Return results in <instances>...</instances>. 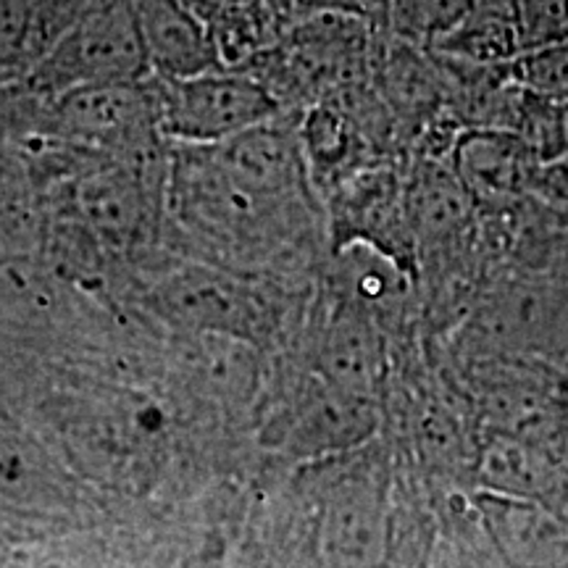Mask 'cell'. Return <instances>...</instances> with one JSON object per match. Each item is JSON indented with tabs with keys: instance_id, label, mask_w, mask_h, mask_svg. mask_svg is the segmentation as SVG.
Segmentation results:
<instances>
[{
	"instance_id": "1",
	"label": "cell",
	"mask_w": 568,
	"mask_h": 568,
	"mask_svg": "<svg viewBox=\"0 0 568 568\" xmlns=\"http://www.w3.org/2000/svg\"><path fill=\"white\" fill-rule=\"evenodd\" d=\"M382 27L347 13H293L282 38L243 71L253 74L282 113H297L372 80Z\"/></svg>"
},
{
	"instance_id": "2",
	"label": "cell",
	"mask_w": 568,
	"mask_h": 568,
	"mask_svg": "<svg viewBox=\"0 0 568 568\" xmlns=\"http://www.w3.org/2000/svg\"><path fill=\"white\" fill-rule=\"evenodd\" d=\"M151 77L132 0H90L88 9L34 67L13 80L34 98Z\"/></svg>"
},
{
	"instance_id": "3",
	"label": "cell",
	"mask_w": 568,
	"mask_h": 568,
	"mask_svg": "<svg viewBox=\"0 0 568 568\" xmlns=\"http://www.w3.org/2000/svg\"><path fill=\"white\" fill-rule=\"evenodd\" d=\"M159 132L169 145H219L282 116L280 103L243 69L161 80L151 77Z\"/></svg>"
},
{
	"instance_id": "4",
	"label": "cell",
	"mask_w": 568,
	"mask_h": 568,
	"mask_svg": "<svg viewBox=\"0 0 568 568\" xmlns=\"http://www.w3.org/2000/svg\"><path fill=\"white\" fill-rule=\"evenodd\" d=\"M372 88L408 142V155L424 132L447 122L450 82L443 59L382 30L372 61ZM453 126V124H450Z\"/></svg>"
},
{
	"instance_id": "5",
	"label": "cell",
	"mask_w": 568,
	"mask_h": 568,
	"mask_svg": "<svg viewBox=\"0 0 568 568\" xmlns=\"http://www.w3.org/2000/svg\"><path fill=\"white\" fill-rule=\"evenodd\" d=\"M445 159L479 209L527 201L545 163L521 134L510 130H460Z\"/></svg>"
},
{
	"instance_id": "6",
	"label": "cell",
	"mask_w": 568,
	"mask_h": 568,
	"mask_svg": "<svg viewBox=\"0 0 568 568\" xmlns=\"http://www.w3.org/2000/svg\"><path fill=\"white\" fill-rule=\"evenodd\" d=\"M151 77L180 80L222 69L203 21L187 0H132Z\"/></svg>"
},
{
	"instance_id": "7",
	"label": "cell",
	"mask_w": 568,
	"mask_h": 568,
	"mask_svg": "<svg viewBox=\"0 0 568 568\" xmlns=\"http://www.w3.org/2000/svg\"><path fill=\"white\" fill-rule=\"evenodd\" d=\"M432 51L471 67H506L521 55L514 0H477Z\"/></svg>"
},
{
	"instance_id": "8",
	"label": "cell",
	"mask_w": 568,
	"mask_h": 568,
	"mask_svg": "<svg viewBox=\"0 0 568 568\" xmlns=\"http://www.w3.org/2000/svg\"><path fill=\"white\" fill-rule=\"evenodd\" d=\"M477 0H389L385 32L418 48H435Z\"/></svg>"
},
{
	"instance_id": "9",
	"label": "cell",
	"mask_w": 568,
	"mask_h": 568,
	"mask_svg": "<svg viewBox=\"0 0 568 568\" xmlns=\"http://www.w3.org/2000/svg\"><path fill=\"white\" fill-rule=\"evenodd\" d=\"M506 74L516 88L542 101H568V42L524 51L506 63Z\"/></svg>"
},
{
	"instance_id": "10",
	"label": "cell",
	"mask_w": 568,
	"mask_h": 568,
	"mask_svg": "<svg viewBox=\"0 0 568 568\" xmlns=\"http://www.w3.org/2000/svg\"><path fill=\"white\" fill-rule=\"evenodd\" d=\"M521 53L568 42V0H514Z\"/></svg>"
},
{
	"instance_id": "11",
	"label": "cell",
	"mask_w": 568,
	"mask_h": 568,
	"mask_svg": "<svg viewBox=\"0 0 568 568\" xmlns=\"http://www.w3.org/2000/svg\"><path fill=\"white\" fill-rule=\"evenodd\" d=\"M531 197L542 205L556 226L568 224V155L542 163Z\"/></svg>"
},
{
	"instance_id": "12",
	"label": "cell",
	"mask_w": 568,
	"mask_h": 568,
	"mask_svg": "<svg viewBox=\"0 0 568 568\" xmlns=\"http://www.w3.org/2000/svg\"><path fill=\"white\" fill-rule=\"evenodd\" d=\"M293 13H311V11H329V13H347L372 21V24L385 30L389 0H290Z\"/></svg>"
},
{
	"instance_id": "13",
	"label": "cell",
	"mask_w": 568,
	"mask_h": 568,
	"mask_svg": "<svg viewBox=\"0 0 568 568\" xmlns=\"http://www.w3.org/2000/svg\"><path fill=\"white\" fill-rule=\"evenodd\" d=\"M568 155V101L552 103V161Z\"/></svg>"
},
{
	"instance_id": "14",
	"label": "cell",
	"mask_w": 568,
	"mask_h": 568,
	"mask_svg": "<svg viewBox=\"0 0 568 568\" xmlns=\"http://www.w3.org/2000/svg\"><path fill=\"white\" fill-rule=\"evenodd\" d=\"M280 3H282V6H287V9H290V0H280ZM290 11H293V9H290Z\"/></svg>"
}]
</instances>
